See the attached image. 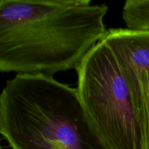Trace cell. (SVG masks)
I'll return each instance as SVG.
<instances>
[{
    "instance_id": "obj_5",
    "label": "cell",
    "mask_w": 149,
    "mask_h": 149,
    "mask_svg": "<svg viewBox=\"0 0 149 149\" xmlns=\"http://www.w3.org/2000/svg\"><path fill=\"white\" fill-rule=\"evenodd\" d=\"M125 78L129 85L141 129L143 149H149V73L135 72Z\"/></svg>"
},
{
    "instance_id": "obj_3",
    "label": "cell",
    "mask_w": 149,
    "mask_h": 149,
    "mask_svg": "<svg viewBox=\"0 0 149 149\" xmlns=\"http://www.w3.org/2000/svg\"><path fill=\"white\" fill-rule=\"evenodd\" d=\"M80 100L109 149H143L129 85L111 49L97 42L77 68Z\"/></svg>"
},
{
    "instance_id": "obj_4",
    "label": "cell",
    "mask_w": 149,
    "mask_h": 149,
    "mask_svg": "<svg viewBox=\"0 0 149 149\" xmlns=\"http://www.w3.org/2000/svg\"><path fill=\"white\" fill-rule=\"evenodd\" d=\"M101 41L111 49L125 77L149 73V31L110 29Z\"/></svg>"
},
{
    "instance_id": "obj_2",
    "label": "cell",
    "mask_w": 149,
    "mask_h": 149,
    "mask_svg": "<svg viewBox=\"0 0 149 149\" xmlns=\"http://www.w3.org/2000/svg\"><path fill=\"white\" fill-rule=\"evenodd\" d=\"M0 132L13 149H109L77 89L42 74H17L7 81Z\"/></svg>"
},
{
    "instance_id": "obj_1",
    "label": "cell",
    "mask_w": 149,
    "mask_h": 149,
    "mask_svg": "<svg viewBox=\"0 0 149 149\" xmlns=\"http://www.w3.org/2000/svg\"><path fill=\"white\" fill-rule=\"evenodd\" d=\"M107 10L90 0H1L0 70L52 77L77 69L107 32Z\"/></svg>"
},
{
    "instance_id": "obj_6",
    "label": "cell",
    "mask_w": 149,
    "mask_h": 149,
    "mask_svg": "<svg viewBox=\"0 0 149 149\" xmlns=\"http://www.w3.org/2000/svg\"><path fill=\"white\" fill-rule=\"evenodd\" d=\"M127 29L149 31V0H128L123 7Z\"/></svg>"
}]
</instances>
